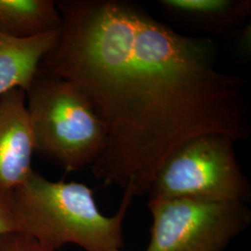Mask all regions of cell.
<instances>
[{
    "label": "cell",
    "mask_w": 251,
    "mask_h": 251,
    "mask_svg": "<svg viewBox=\"0 0 251 251\" xmlns=\"http://www.w3.org/2000/svg\"><path fill=\"white\" fill-rule=\"evenodd\" d=\"M234 141L224 134L199 135L179 146L163 163L147 195L212 203H245L250 181L238 164Z\"/></svg>",
    "instance_id": "obj_4"
},
{
    "label": "cell",
    "mask_w": 251,
    "mask_h": 251,
    "mask_svg": "<svg viewBox=\"0 0 251 251\" xmlns=\"http://www.w3.org/2000/svg\"><path fill=\"white\" fill-rule=\"evenodd\" d=\"M150 240L144 251H225L251 224L245 203L152 198Z\"/></svg>",
    "instance_id": "obj_5"
},
{
    "label": "cell",
    "mask_w": 251,
    "mask_h": 251,
    "mask_svg": "<svg viewBox=\"0 0 251 251\" xmlns=\"http://www.w3.org/2000/svg\"><path fill=\"white\" fill-rule=\"evenodd\" d=\"M58 30L28 39L0 33V95L13 88L26 91L42 57L54 45Z\"/></svg>",
    "instance_id": "obj_8"
},
{
    "label": "cell",
    "mask_w": 251,
    "mask_h": 251,
    "mask_svg": "<svg viewBox=\"0 0 251 251\" xmlns=\"http://www.w3.org/2000/svg\"><path fill=\"white\" fill-rule=\"evenodd\" d=\"M21 232L18 216L12 206L9 195L0 192V235Z\"/></svg>",
    "instance_id": "obj_11"
},
{
    "label": "cell",
    "mask_w": 251,
    "mask_h": 251,
    "mask_svg": "<svg viewBox=\"0 0 251 251\" xmlns=\"http://www.w3.org/2000/svg\"><path fill=\"white\" fill-rule=\"evenodd\" d=\"M134 198L126 189L116 214L104 215L86 184L52 181L34 170L9 194L21 232L53 251L66 245L86 251L122 250L123 225Z\"/></svg>",
    "instance_id": "obj_2"
},
{
    "label": "cell",
    "mask_w": 251,
    "mask_h": 251,
    "mask_svg": "<svg viewBox=\"0 0 251 251\" xmlns=\"http://www.w3.org/2000/svg\"><path fill=\"white\" fill-rule=\"evenodd\" d=\"M122 251V250H118V251Z\"/></svg>",
    "instance_id": "obj_12"
},
{
    "label": "cell",
    "mask_w": 251,
    "mask_h": 251,
    "mask_svg": "<svg viewBox=\"0 0 251 251\" xmlns=\"http://www.w3.org/2000/svg\"><path fill=\"white\" fill-rule=\"evenodd\" d=\"M34 136L26 94L13 88L0 95V192L9 195L32 172Z\"/></svg>",
    "instance_id": "obj_6"
},
{
    "label": "cell",
    "mask_w": 251,
    "mask_h": 251,
    "mask_svg": "<svg viewBox=\"0 0 251 251\" xmlns=\"http://www.w3.org/2000/svg\"><path fill=\"white\" fill-rule=\"evenodd\" d=\"M0 251H53L24 232L0 235Z\"/></svg>",
    "instance_id": "obj_10"
},
{
    "label": "cell",
    "mask_w": 251,
    "mask_h": 251,
    "mask_svg": "<svg viewBox=\"0 0 251 251\" xmlns=\"http://www.w3.org/2000/svg\"><path fill=\"white\" fill-rule=\"evenodd\" d=\"M61 16L53 0H0V33L16 39L55 32Z\"/></svg>",
    "instance_id": "obj_9"
},
{
    "label": "cell",
    "mask_w": 251,
    "mask_h": 251,
    "mask_svg": "<svg viewBox=\"0 0 251 251\" xmlns=\"http://www.w3.org/2000/svg\"><path fill=\"white\" fill-rule=\"evenodd\" d=\"M158 5L171 17L219 35L238 30L251 12V0H160Z\"/></svg>",
    "instance_id": "obj_7"
},
{
    "label": "cell",
    "mask_w": 251,
    "mask_h": 251,
    "mask_svg": "<svg viewBox=\"0 0 251 251\" xmlns=\"http://www.w3.org/2000/svg\"><path fill=\"white\" fill-rule=\"evenodd\" d=\"M57 8V39L38 69L75 84L100 117L106 144L90 167L96 179L140 197L190 139L250 138L246 83L219 67L210 39L181 35L123 0Z\"/></svg>",
    "instance_id": "obj_1"
},
{
    "label": "cell",
    "mask_w": 251,
    "mask_h": 251,
    "mask_svg": "<svg viewBox=\"0 0 251 251\" xmlns=\"http://www.w3.org/2000/svg\"><path fill=\"white\" fill-rule=\"evenodd\" d=\"M35 152L66 172L91 167L103 152V125L73 82L37 69L26 91Z\"/></svg>",
    "instance_id": "obj_3"
}]
</instances>
